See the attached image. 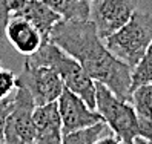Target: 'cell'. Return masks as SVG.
Masks as SVG:
<instances>
[{
    "instance_id": "9a60e30c",
    "label": "cell",
    "mask_w": 152,
    "mask_h": 144,
    "mask_svg": "<svg viewBox=\"0 0 152 144\" xmlns=\"http://www.w3.org/2000/svg\"><path fill=\"white\" fill-rule=\"evenodd\" d=\"M131 78H132L131 91L141 84L152 83V41L149 48L146 49L145 55L137 63V66L131 71Z\"/></svg>"
},
{
    "instance_id": "ac0fdd59",
    "label": "cell",
    "mask_w": 152,
    "mask_h": 144,
    "mask_svg": "<svg viewBox=\"0 0 152 144\" xmlns=\"http://www.w3.org/2000/svg\"><path fill=\"white\" fill-rule=\"evenodd\" d=\"M12 103H14V97H6V98H0V144L5 143V126L6 120L12 109Z\"/></svg>"
},
{
    "instance_id": "8fae6325",
    "label": "cell",
    "mask_w": 152,
    "mask_h": 144,
    "mask_svg": "<svg viewBox=\"0 0 152 144\" xmlns=\"http://www.w3.org/2000/svg\"><path fill=\"white\" fill-rule=\"evenodd\" d=\"M15 15H20L23 19L29 20L40 31L45 41H49V35L54 26L61 20V17L43 0H26L22 9Z\"/></svg>"
},
{
    "instance_id": "44dd1931",
    "label": "cell",
    "mask_w": 152,
    "mask_h": 144,
    "mask_svg": "<svg viewBox=\"0 0 152 144\" xmlns=\"http://www.w3.org/2000/svg\"><path fill=\"white\" fill-rule=\"evenodd\" d=\"M3 69V66H2V61H0V71H2Z\"/></svg>"
},
{
    "instance_id": "7c38bea8",
    "label": "cell",
    "mask_w": 152,
    "mask_h": 144,
    "mask_svg": "<svg viewBox=\"0 0 152 144\" xmlns=\"http://www.w3.org/2000/svg\"><path fill=\"white\" fill-rule=\"evenodd\" d=\"M63 20L88 22L91 20V8L94 0H43Z\"/></svg>"
},
{
    "instance_id": "5bb4252c",
    "label": "cell",
    "mask_w": 152,
    "mask_h": 144,
    "mask_svg": "<svg viewBox=\"0 0 152 144\" xmlns=\"http://www.w3.org/2000/svg\"><path fill=\"white\" fill-rule=\"evenodd\" d=\"M106 133H111L109 126L104 121H100L94 126H89V127L65 133L60 144H94L98 138Z\"/></svg>"
},
{
    "instance_id": "4fadbf2b",
    "label": "cell",
    "mask_w": 152,
    "mask_h": 144,
    "mask_svg": "<svg viewBox=\"0 0 152 144\" xmlns=\"http://www.w3.org/2000/svg\"><path fill=\"white\" fill-rule=\"evenodd\" d=\"M129 101L135 109L137 116L148 137L152 138V83H146L132 89Z\"/></svg>"
},
{
    "instance_id": "2e32d148",
    "label": "cell",
    "mask_w": 152,
    "mask_h": 144,
    "mask_svg": "<svg viewBox=\"0 0 152 144\" xmlns=\"http://www.w3.org/2000/svg\"><path fill=\"white\" fill-rule=\"evenodd\" d=\"M25 2L26 0H0V39H5L8 22L22 9Z\"/></svg>"
},
{
    "instance_id": "d6986e66",
    "label": "cell",
    "mask_w": 152,
    "mask_h": 144,
    "mask_svg": "<svg viewBox=\"0 0 152 144\" xmlns=\"http://www.w3.org/2000/svg\"><path fill=\"white\" fill-rule=\"evenodd\" d=\"M94 144H124V143L111 132V133H106V135H103V137H100Z\"/></svg>"
},
{
    "instance_id": "6da1fadb",
    "label": "cell",
    "mask_w": 152,
    "mask_h": 144,
    "mask_svg": "<svg viewBox=\"0 0 152 144\" xmlns=\"http://www.w3.org/2000/svg\"><path fill=\"white\" fill-rule=\"evenodd\" d=\"M49 40L72 55L94 81L109 87L123 100H131V68L112 55L103 44V39L91 20L71 22L61 19L54 26Z\"/></svg>"
},
{
    "instance_id": "30bf717a",
    "label": "cell",
    "mask_w": 152,
    "mask_h": 144,
    "mask_svg": "<svg viewBox=\"0 0 152 144\" xmlns=\"http://www.w3.org/2000/svg\"><path fill=\"white\" fill-rule=\"evenodd\" d=\"M32 118H34V127H35V144L61 143L63 123H61L57 101H52L43 106H35Z\"/></svg>"
},
{
    "instance_id": "277c9868",
    "label": "cell",
    "mask_w": 152,
    "mask_h": 144,
    "mask_svg": "<svg viewBox=\"0 0 152 144\" xmlns=\"http://www.w3.org/2000/svg\"><path fill=\"white\" fill-rule=\"evenodd\" d=\"M95 111L102 115L111 132L124 144H131L137 137H148L132 103L117 97L98 81H95Z\"/></svg>"
},
{
    "instance_id": "5b68a950",
    "label": "cell",
    "mask_w": 152,
    "mask_h": 144,
    "mask_svg": "<svg viewBox=\"0 0 152 144\" xmlns=\"http://www.w3.org/2000/svg\"><path fill=\"white\" fill-rule=\"evenodd\" d=\"M34 109L35 103L31 94L25 87L17 86L12 109L5 126L3 144H35V127L32 118Z\"/></svg>"
},
{
    "instance_id": "e0dca14e",
    "label": "cell",
    "mask_w": 152,
    "mask_h": 144,
    "mask_svg": "<svg viewBox=\"0 0 152 144\" xmlns=\"http://www.w3.org/2000/svg\"><path fill=\"white\" fill-rule=\"evenodd\" d=\"M14 89H17V75L11 69H2L0 71V98L10 97Z\"/></svg>"
},
{
    "instance_id": "ba28073f",
    "label": "cell",
    "mask_w": 152,
    "mask_h": 144,
    "mask_svg": "<svg viewBox=\"0 0 152 144\" xmlns=\"http://www.w3.org/2000/svg\"><path fill=\"white\" fill-rule=\"evenodd\" d=\"M57 104L61 123H63V135L103 121L100 113L92 109L80 95L69 91L68 87L63 89V92L57 100Z\"/></svg>"
},
{
    "instance_id": "ffe728a7",
    "label": "cell",
    "mask_w": 152,
    "mask_h": 144,
    "mask_svg": "<svg viewBox=\"0 0 152 144\" xmlns=\"http://www.w3.org/2000/svg\"><path fill=\"white\" fill-rule=\"evenodd\" d=\"M131 144H152V138H149V137H137V138H134V141Z\"/></svg>"
},
{
    "instance_id": "7a4b0ae2",
    "label": "cell",
    "mask_w": 152,
    "mask_h": 144,
    "mask_svg": "<svg viewBox=\"0 0 152 144\" xmlns=\"http://www.w3.org/2000/svg\"><path fill=\"white\" fill-rule=\"evenodd\" d=\"M26 63L32 66H46L56 71L63 80L65 87L75 92L95 109V81L88 75L83 66L56 43L45 41L37 52L26 57Z\"/></svg>"
},
{
    "instance_id": "3957f363",
    "label": "cell",
    "mask_w": 152,
    "mask_h": 144,
    "mask_svg": "<svg viewBox=\"0 0 152 144\" xmlns=\"http://www.w3.org/2000/svg\"><path fill=\"white\" fill-rule=\"evenodd\" d=\"M152 41V15L137 9L120 29L104 39L106 48L131 71L145 55Z\"/></svg>"
},
{
    "instance_id": "9c48e42d",
    "label": "cell",
    "mask_w": 152,
    "mask_h": 144,
    "mask_svg": "<svg viewBox=\"0 0 152 144\" xmlns=\"http://www.w3.org/2000/svg\"><path fill=\"white\" fill-rule=\"evenodd\" d=\"M5 39L11 43V46L25 57L32 55L37 52L45 43L40 31L29 22L20 15H12L6 25Z\"/></svg>"
},
{
    "instance_id": "52a82bcc",
    "label": "cell",
    "mask_w": 152,
    "mask_h": 144,
    "mask_svg": "<svg viewBox=\"0 0 152 144\" xmlns=\"http://www.w3.org/2000/svg\"><path fill=\"white\" fill-rule=\"evenodd\" d=\"M138 9V0H94L91 8V22L98 35L104 40L120 29Z\"/></svg>"
},
{
    "instance_id": "8992f818",
    "label": "cell",
    "mask_w": 152,
    "mask_h": 144,
    "mask_svg": "<svg viewBox=\"0 0 152 144\" xmlns=\"http://www.w3.org/2000/svg\"><path fill=\"white\" fill-rule=\"evenodd\" d=\"M17 86H22L32 97L35 106L57 101L65 89V83L56 71L46 66H32L23 63V69L17 75Z\"/></svg>"
}]
</instances>
